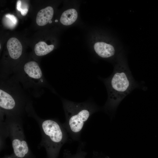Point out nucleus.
I'll return each instance as SVG.
<instances>
[{
  "label": "nucleus",
  "mask_w": 158,
  "mask_h": 158,
  "mask_svg": "<svg viewBox=\"0 0 158 158\" xmlns=\"http://www.w3.org/2000/svg\"><path fill=\"white\" fill-rule=\"evenodd\" d=\"M0 81L1 110L8 114L18 112L28 99L27 93L13 75Z\"/></svg>",
  "instance_id": "7ed1b4c3"
},
{
  "label": "nucleus",
  "mask_w": 158,
  "mask_h": 158,
  "mask_svg": "<svg viewBox=\"0 0 158 158\" xmlns=\"http://www.w3.org/2000/svg\"><path fill=\"white\" fill-rule=\"evenodd\" d=\"M52 21L51 20H50L49 22V23H52Z\"/></svg>",
  "instance_id": "dca6fc26"
},
{
  "label": "nucleus",
  "mask_w": 158,
  "mask_h": 158,
  "mask_svg": "<svg viewBox=\"0 0 158 158\" xmlns=\"http://www.w3.org/2000/svg\"><path fill=\"white\" fill-rule=\"evenodd\" d=\"M10 133L14 154L19 158H26L29 149L21 127L17 123H12L10 126Z\"/></svg>",
  "instance_id": "423d86ee"
},
{
  "label": "nucleus",
  "mask_w": 158,
  "mask_h": 158,
  "mask_svg": "<svg viewBox=\"0 0 158 158\" xmlns=\"http://www.w3.org/2000/svg\"><path fill=\"white\" fill-rule=\"evenodd\" d=\"M6 47L10 58L16 60L20 58L22 54L23 47L20 42L17 38H10L7 41Z\"/></svg>",
  "instance_id": "0eeeda50"
},
{
  "label": "nucleus",
  "mask_w": 158,
  "mask_h": 158,
  "mask_svg": "<svg viewBox=\"0 0 158 158\" xmlns=\"http://www.w3.org/2000/svg\"><path fill=\"white\" fill-rule=\"evenodd\" d=\"M86 153L81 149L78 150L76 153L72 154L69 151H66L64 152L65 158H85Z\"/></svg>",
  "instance_id": "ddd939ff"
},
{
  "label": "nucleus",
  "mask_w": 158,
  "mask_h": 158,
  "mask_svg": "<svg viewBox=\"0 0 158 158\" xmlns=\"http://www.w3.org/2000/svg\"><path fill=\"white\" fill-rule=\"evenodd\" d=\"M27 93L36 97H40L46 88L51 89L38 63L27 62L23 66L16 67L12 75Z\"/></svg>",
  "instance_id": "f03ea898"
},
{
  "label": "nucleus",
  "mask_w": 158,
  "mask_h": 158,
  "mask_svg": "<svg viewBox=\"0 0 158 158\" xmlns=\"http://www.w3.org/2000/svg\"><path fill=\"white\" fill-rule=\"evenodd\" d=\"M2 22L4 26L8 28L12 29L17 25L18 20L14 15L7 14L3 18Z\"/></svg>",
  "instance_id": "f8f14e48"
},
{
  "label": "nucleus",
  "mask_w": 158,
  "mask_h": 158,
  "mask_svg": "<svg viewBox=\"0 0 158 158\" xmlns=\"http://www.w3.org/2000/svg\"><path fill=\"white\" fill-rule=\"evenodd\" d=\"M66 121L64 127L74 139L78 138L84 125L97 110L87 102L77 103L62 100Z\"/></svg>",
  "instance_id": "20e7f679"
},
{
  "label": "nucleus",
  "mask_w": 158,
  "mask_h": 158,
  "mask_svg": "<svg viewBox=\"0 0 158 158\" xmlns=\"http://www.w3.org/2000/svg\"><path fill=\"white\" fill-rule=\"evenodd\" d=\"M42 145L45 148L48 158H57L61 149L67 140L63 128L54 120L48 119L42 123Z\"/></svg>",
  "instance_id": "39448f33"
},
{
  "label": "nucleus",
  "mask_w": 158,
  "mask_h": 158,
  "mask_svg": "<svg viewBox=\"0 0 158 158\" xmlns=\"http://www.w3.org/2000/svg\"><path fill=\"white\" fill-rule=\"evenodd\" d=\"M27 4L20 0H18L17 3V10L20 11L22 15L23 16H25L28 11Z\"/></svg>",
  "instance_id": "4468645a"
},
{
  "label": "nucleus",
  "mask_w": 158,
  "mask_h": 158,
  "mask_svg": "<svg viewBox=\"0 0 158 158\" xmlns=\"http://www.w3.org/2000/svg\"><path fill=\"white\" fill-rule=\"evenodd\" d=\"M77 17L78 13L76 10L73 8H71L63 13L60 18V21L63 25H68L75 22Z\"/></svg>",
  "instance_id": "9d476101"
},
{
  "label": "nucleus",
  "mask_w": 158,
  "mask_h": 158,
  "mask_svg": "<svg viewBox=\"0 0 158 158\" xmlns=\"http://www.w3.org/2000/svg\"><path fill=\"white\" fill-rule=\"evenodd\" d=\"M106 87L108 98L104 108L114 112L123 99L140 86L134 79L131 71L123 65L116 66L111 75L103 79Z\"/></svg>",
  "instance_id": "f257e3e1"
},
{
  "label": "nucleus",
  "mask_w": 158,
  "mask_h": 158,
  "mask_svg": "<svg viewBox=\"0 0 158 158\" xmlns=\"http://www.w3.org/2000/svg\"><path fill=\"white\" fill-rule=\"evenodd\" d=\"M54 48L53 45H48L44 42L40 41L35 45L34 51L36 55L42 56L51 52Z\"/></svg>",
  "instance_id": "9b49d317"
},
{
  "label": "nucleus",
  "mask_w": 158,
  "mask_h": 158,
  "mask_svg": "<svg viewBox=\"0 0 158 158\" xmlns=\"http://www.w3.org/2000/svg\"><path fill=\"white\" fill-rule=\"evenodd\" d=\"M58 21V20H55V22H57Z\"/></svg>",
  "instance_id": "f3484780"
},
{
  "label": "nucleus",
  "mask_w": 158,
  "mask_h": 158,
  "mask_svg": "<svg viewBox=\"0 0 158 158\" xmlns=\"http://www.w3.org/2000/svg\"><path fill=\"white\" fill-rule=\"evenodd\" d=\"M54 14L53 8L48 6L40 10L36 18V22L40 26L45 25L51 20Z\"/></svg>",
  "instance_id": "1a4fd4ad"
},
{
  "label": "nucleus",
  "mask_w": 158,
  "mask_h": 158,
  "mask_svg": "<svg viewBox=\"0 0 158 158\" xmlns=\"http://www.w3.org/2000/svg\"><path fill=\"white\" fill-rule=\"evenodd\" d=\"M94 47L97 55L103 58L110 57L115 54V51L114 47L105 42H97L94 44Z\"/></svg>",
  "instance_id": "6e6552de"
},
{
  "label": "nucleus",
  "mask_w": 158,
  "mask_h": 158,
  "mask_svg": "<svg viewBox=\"0 0 158 158\" xmlns=\"http://www.w3.org/2000/svg\"><path fill=\"white\" fill-rule=\"evenodd\" d=\"M4 158H19L17 157L14 154H13V155H12L10 156H9L7 157H6Z\"/></svg>",
  "instance_id": "2eb2a0df"
}]
</instances>
